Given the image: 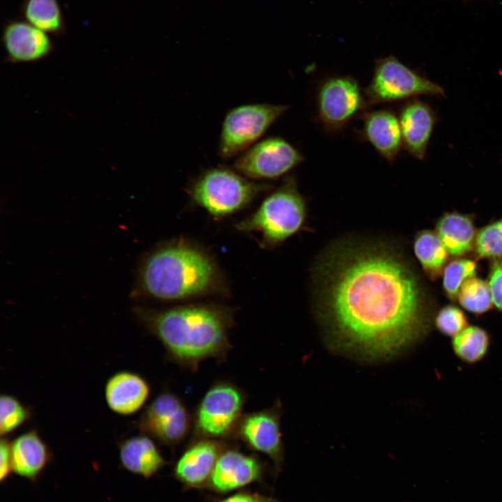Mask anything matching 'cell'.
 Returning <instances> with one entry per match:
<instances>
[{"mask_svg": "<svg viewBox=\"0 0 502 502\" xmlns=\"http://www.w3.org/2000/svg\"><path fill=\"white\" fill-rule=\"evenodd\" d=\"M403 148L414 158L423 160L436 123L432 107L416 98L408 100L397 113Z\"/></svg>", "mask_w": 502, "mask_h": 502, "instance_id": "9a60e30c", "label": "cell"}, {"mask_svg": "<svg viewBox=\"0 0 502 502\" xmlns=\"http://www.w3.org/2000/svg\"><path fill=\"white\" fill-rule=\"evenodd\" d=\"M476 261L469 259H457L446 265L443 271V287L446 295L452 300L457 297L462 284L475 276Z\"/></svg>", "mask_w": 502, "mask_h": 502, "instance_id": "484cf974", "label": "cell"}, {"mask_svg": "<svg viewBox=\"0 0 502 502\" xmlns=\"http://www.w3.org/2000/svg\"><path fill=\"white\" fill-rule=\"evenodd\" d=\"M222 452L221 445L213 440L195 442L176 462L175 478L187 489L206 487Z\"/></svg>", "mask_w": 502, "mask_h": 502, "instance_id": "e0dca14e", "label": "cell"}, {"mask_svg": "<svg viewBox=\"0 0 502 502\" xmlns=\"http://www.w3.org/2000/svg\"><path fill=\"white\" fill-rule=\"evenodd\" d=\"M13 472L36 482L50 462V450L36 430L20 434L10 442Z\"/></svg>", "mask_w": 502, "mask_h": 502, "instance_id": "d6986e66", "label": "cell"}, {"mask_svg": "<svg viewBox=\"0 0 502 502\" xmlns=\"http://www.w3.org/2000/svg\"><path fill=\"white\" fill-rule=\"evenodd\" d=\"M307 205L296 178L288 176L259 208L236 225L240 231L257 233L266 248L279 245L303 227Z\"/></svg>", "mask_w": 502, "mask_h": 502, "instance_id": "277c9868", "label": "cell"}, {"mask_svg": "<svg viewBox=\"0 0 502 502\" xmlns=\"http://www.w3.org/2000/svg\"><path fill=\"white\" fill-rule=\"evenodd\" d=\"M1 43L7 61L15 63L40 61L54 50L48 33L22 20H8L3 24Z\"/></svg>", "mask_w": 502, "mask_h": 502, "instance_id": "7c38bea8", "label": "cell"}, {"mask_svg": "<svg viewBox=\"0 0 502 502\" xmlns=\"http://www.w3.org/2000/svg\"><path fill=\"white\" fill-rule=\"evenodd\" d=\"M364 92L369 107L410 100L420 95L445 96L441 86L393 55L375 61L372 76Z\"/></svg>", "mask_w": 502, "mask_h": 502, "instance_id": "52a82bcc", "label": "cell"}, {"mask_svg": "<svg viewBox=\"0 0 502 502\" xmlns=\"http://www.w3.org/2000/svg\"><path fill=\"white\" fill-rule=\"evenodd\" d=\"M489 343V335L485 329L476 326H469L452 337V347L461 360L475 363L485 357Z\"/></svg>", "mask_w": 502, "mask_h": 502, "instance_id": "cb8c5ba5", "label": "cell"}, {"mask_svg": "<svg viewBox=\"0 0 502 502\" xmlns=\"http://www.w3.org/2000/svg\"><path fill=\"white\" fill-rule=\"evenodd\" d=\"M474 247L480 257L502 259V218L485 226L477 233Z\"/></svg>", "mask_w": 502, "mask_h": 502, "instance_id": "83f0119b", "label": "cell"}, {"mask_svg": "<svg viewBox=\"0 0 502 502\" xmlns=\"http://www.w3.org/2000/svg\"><path fill=\"white\" fill-rule=\"evenodd\" d=\"M264 473L263 464L256 457L236 450H222L207 487L226 494L261 480Z\"/></svg>", "mask_w": 502, "mask_h": 502, "instance_id": "4fadbf2b", "label": "cell"}, {"mask_svg": "<svg viewBox=\"0 0 502 502\" xmlns=\"http://www.w3.org/2000/svg\"><path fill=\"white\" fill-rule=\"evenodd\" d=\"M20 14L25 21L48 34L61 36L66 33L58 0H24Z\"/></svg>", "mask_w": 502, "mask_h": 502, "instance_id": "7402d4cb", "label": "cell"}, {"mask_svg": "<svg viewBox=\"0 0 502 502\" xmlns=\"http://www.w3.org/2000/svg\"><path fill=\"white\" fill-rule=\"evenodd\" d=\"M119 460L128 471L144 478L158 473L166 462L154 442L147 436L128 438L119 446Z\"/></svg>", "mask_w": 502, "mask_h": 502, "instance_id": "ffe728a7", "label": "cell"}, {"mask_svg": "<svg viewBox=\"0 0 502 502\" xmlns=\"http://www.w3.org/2000/svg\"><path fill=\"white\" fill-rule=\"evenodd\" d=\"M240 438L252 450L271 459L279 471L284 459V448L279 412L275 409L252 413L240 421Z\"/></svg>", "mask_w": 502, "mask_h": 502, "instance_id": "5bb4252c", "label": "cell"}, {"mask_svg": "<svg viewBox=\"0 0 502 502\" xmlns=\"http://www.w3.org/2000/svg\"><path fill=\"white\" fill-rule=\"evenodd\" d=\"M289 107L250 103L229 109L222 123L218 152L225 160L238 157L258 142Z\"/></svg>", "mask_w": 502, "mask_h": 502, "instance_id": "8992f818", "label": "cell"}, {"mask_svg": "<svg viewBox=\"0 0 502 502\" xmlns=\"http://www.w3.org/2000/svg\"><path fill=\"white\" fill-rule=\"evenodd\" d=\"M30 411L18 399L10 395L0 398V434L1 436L13 432L29 418Z\"/></svg>", "mask_w": 502, "mask_h": 502, "instance_id": "4316f807", "label": "cell"}, {"mask_svg": "<svg viewBox=\"0 0 502 502\" xmlns=\"http://www.w3.org/2000/svg\"><path fill=\"white\" fill-rule=\"evenodd\" d=\"M434 324L442 334L452 337L469 326L464 312L452 305L444 306L438 312Z\"/></svg>", "mask_w": 502, "mask_h": 502, "instance_id": "f1b7e54d", "label": "cell"}, {"mask_svg": "<svg viewBox=\"0 0 502 502\" xmlns=\"http://www.w3.org/2000/svg\"><path fill=\"white\" fill-rule=\"evenodd\" d=\"M218 502H279L276 499L257 492H238Z\"/></svg>", "mask_w": 502, "mask_h": 502, "instance_id": "1f68e13d", "label": "cell"}, {"mask_svg": "<svg viewBox=\"0 0 502 502\" xmlns=\"http://www.w3.org/2000/svg\"><path fill=\"white\" fill-rule=\"evenodd\" d=\"M413 251L425 273L430 279H436L443 272L448 256L436 232L422 230L415 236Z\"/></svg>", "mask_w": 502, "mask_h": 502, "instance_id": "603a6c76", "label": "cell"}, {"mask_svg": "<svg viewBox=\"0 0 502 502\" xmlns=\"http://www.w3.org/2000/svg\"><path fill=\"white\" fill-rule=\"evenodd\" d=\"M436 233L453 256L465 254L475 246L477 232L473 219L467 215L445 213L436 223Z\"/></svg>", "mask_w": 502, "mask_h": 502, "instance_id": "44dd1931", "label": "cell"}, {"mask_svg": "<svg viewBox=\"0 0 502 502\" xmlns=\"http://www.w3.org/2000/svg\"><path fill=\"white\" fill-rule=\"evenodd\" d=\"M0 481L5 482L13 471L10 450V442L6 438H2L0 443Z\"/></svg>", "mask_w": 502, "mask_h": 502, "instance_id": "4dcf8cb0", "label": "cell"}, {"mask_svg": "<svg viewBox=\"0 0 502 502\" xmlns=\"http://www.w3.org/2000/svg\"><path fill=\"white\" fill-rule=\"evenodd\" d=\"M305 160L292 144L279 136L259 140L234 161L233 168L249 179L274 180L284 176Z\"/></svg>", "mask_w": 502, "mask_h": 502, "instance_id": "9c48e42d", "label": "cell"}, {"mask_svg": "<svg viewBox=\"0 0 502 502\" xmlns=\"http://www.w3.org/2000/svg\"><path fill=\"white\" fill-rule=\"evenodd\" d=\"M223 275L204 249L185 240L154 248L141 261L135 296L160 301H181L222 294Z\"/></svg>", "mask_w": 502, "mask_h": 502, "instance_id": "7a4b0ae2", "label": "cell"}, {"mask_svg": "<svg viewBox=\"0 0 502 502\" xmlns=\"http://www.w3.org/2000/svg\"><path fill=\"white\" fill-rule=\"evenodd\" d=\"M359 135L386 161L395 162L402 144L397 114L390 109L365 111L360 116Z\"/></svg>", "mask_w": 502, "mask_h": 502, "instance_id": "2e32d148", "label": "cell"}, {"mask_svg": "<svg viewBox=\"0 0 502 502\" xmlns=\"http://www.w3.org/2000/svg\"><path fill=\"white\" fill-rule=\"evenodd\" d=\"M267 185L246 178L234 168L223 165L208 168L190 184L192 200L214 217L236 213L250 204Z\"/></svg>", "mask_w": 502, "mask_h": 502, "instance_id": "5b68a950", "label": "cell"}, {"mask_svg": "<svg viewBox=\"0 0 502 502\" xmlns=\"http://www.w3.org/2000/svg\"><path fill=\"white\" fill-rule=\"evenodd\" d=\"M146 327L176 360L195 365L229 347L232 313L211 304H189L164 310H138Z\"/></svg>", "mask_w": 502, "mask_h": 502, "instance_id": "3957f363", "label": "cell"}, {"mask_svg": "<svg viewBox=\"0 0 502 502\" xmlns=\"http://www.w3.org/2000/svg\"><path fill=\"white\" fill-rule=\"evenodd\" d=\"M149 392V384L140 375L129 371H121L108 379L105 397L107 406L113 412L129 416L144 406Z\"/></svg>", "mask_w": 502, "mask_h": 502, "instance_id": "ac0fdd59", "label": "cell"}, {"mask_svg": "<svg viewBox=\"0 0 502 502\" xmlns=\"http://www.w3.org/2000/svg\"><path fill=\"white\" fill-rule=\"evenodd\" d=\"M369 108L364 89L351 75L330 76L318 86L316 119L328 132L341 131Z\"/></svg>", "mask_w": 502, "mask_h": 502, "instance_id": "ba28073f", "label": "cell"}, {"mask_svg": "<svg viewBox=\"0 0 502 502\" xmlns=\"http://www.w3.org/2000/svg\"><path fill=\"white\" fill-rule=\"evenodd\" d=\"M488 284L493 304L502 312V259L496 260L492 265Z\"/></svg>", "mask_w": 502, "mask_h": 502, "instance_id": "f546056e", "label": "cell"}, {"mask_svg": "<svg viewBox=\"0 0 502 502\" xmlns=\"http://www.w3.org/2000/svg\"><path fill=\"white\" fill-rule=\"evenodd\" d=\"M316 268L318 311L342 349L368 359L384 358L429 329L427 295L395 245L344 241L330 248Z\"/></svg>", "mask_w": 502, "mask_h": 502, "instance_id": "6da1fadb", "label": "cell"}, {"mask_svg": "<svg viewBox=\"0 0 502 502\" xmlns=\"http://www.w3.org/2000/svg\"><path fill=\"white\" fill-rule=\"evenodd\" d=\"M457 298L462 307L476 314L487 312L493 304L488 282L475 276L462 284Z\"/></svg>", "mask_w": 502, "mask_h": 502, "instance_id": "d4e9b609", "label": "cell"}, {"mask_svg": "<svg viewBox=\"0 0 502 502\" xmlns=\"http://www.w3.org/2000/svg\"><path fill=\"white\" fill-rule=\"evenodd\" d=\"M190 424L189 414L182 402L173 394L164 393L145 409L139 428L160 443L173 446L184 439Z\"/></svg>", "mask_w": 502, "mask_h": 502, "instance_id": "8fae6325", "label": "cell"}, {"mask_svg": "<svg viewBox=\"0 0 502 502\" xmlns=\"http://www.w3.org/2000/svg\"><path fill=\"white\" fill-rule=\"evenodd\" d=\"M243 397L235 386L219 383L203 397L196 416V429L204 438H219L229 434L238 423Z\"/></svg>", "mask_w": 502, "mask_h": 502, "instance_id": "30bf717a", "label": "cell"}]
</instances>
